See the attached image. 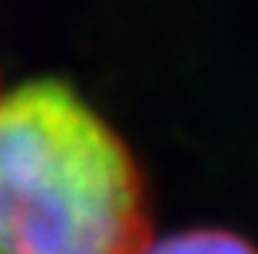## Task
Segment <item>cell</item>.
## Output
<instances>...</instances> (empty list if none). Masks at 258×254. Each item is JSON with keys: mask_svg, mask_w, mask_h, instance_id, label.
Listing matches in <instances>:
<instances>
[{"mask_svg": "<svg viewBox=\"0 0 258 254\" xmlns=\"http://www.w3.org/2000/svg\"><path fill=\"white\" fill-rule=\"evenodd\" d=\"M139 168L63 79L0 86V254H143Z\"/></svg>", "mask_w": 258, "mask_h": 254, "instance_id": "1", "label": "cell"}, {"mask_svg": "<svg viewBox=\"0 0 258 254\" xmlns=\"http://www.w3.org/2000/svg\"><path fill=\"white\" fill-rule=\"evenodd\" d=\"M143 254H258V247L222 228H185L156 241L149 238Z\"/></svg>", "mask_w": 258, "mask_h": 254, "instance_id": "2", "label": "cell"}]
</instances>
